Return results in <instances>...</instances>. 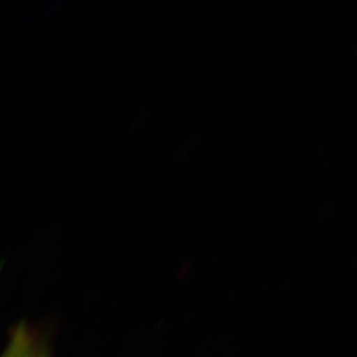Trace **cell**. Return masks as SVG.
Returning <instances> with one entry per match:
<instances>
[{
  "instance_id": "obj_1",
  "label": "cell",
  "mask_w": 357,
  "mask_h": 357,
  "mask_svg": "<svg viewBox=\"0 0 357 357\" xmlns=\"http://www.w3.org/2000/svg\"><path fill=\"white\" fill-rule=\"evenodd\" d=\"M2 357H47V354L38 344L35 335L26 328H20Z\"/></svg>"
}]
</instances>
